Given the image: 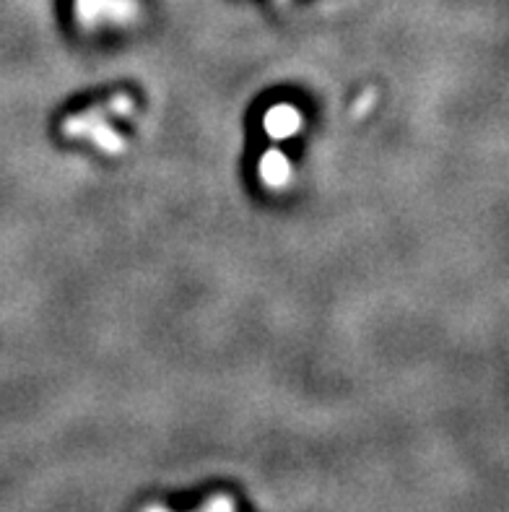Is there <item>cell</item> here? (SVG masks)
<instances>
[{"label": "cell", "instance_id": "2", "mask_svg": "<svg viewBox=\"0 0 509 512\" xmlns=\"http://www.w3.org/2000/svg\"><path fill=\"white\" fill-rule=\"evenodd\" d=\"M299 125H302V117H299V112L294 110V107H276V110L268 112V117H265V128H268V133H271L273 138H289L294 136L299 130Z\"/></svg>", "mask_w": 509, "mask_h": 512}, {"label": "cell", "instance_id": "1", "mask_svg": "<svg viewBox=\"0 0 509 512\" xmlns=\"http://www.w3.org/2000/svg\"><path fill=\"white\" fill-rule=\"evenodd\" d=\"M65 130H68V133H76V136L94 138V141H97L104 151H110V154L123 151V138L117 136L115 130L107 128V125L102 123V115L94 110L68 120V123H65Z\"/></svg>", "mask_w": 509, "mask_h": 512}, {"label": "cell", "instance_id": "3", "mask_svg": "<svg viewBox=\"0 0 509 512\" xmlns=\"http://www.w3.org/2000/svg\"><path fill=\"white\" fill-rule=\"evenodd\" d=\"M260 175H263V180L268 182L271 188H281V185H286V180H289L291 175L286 156L278 154V151H268V154L263 156V162H260Z\"/></svg>", "mask_w": 509, "mask_h": 512}]
</instances>
